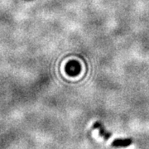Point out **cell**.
<instances>
[{"label":"cell","instance_id":"obj_1","mask_svg":"<svg viewBox=\"0 0 149 149\" xmlns=\"http://www.w3.org/2000/svg\"><path fill=\"white\" fill-rule=\"evenodd\" d=\"M93 128H94V129H97V130L99 131L100 136L102 137L105 141L109 140V139L111 138V133L109 132V131H107L106 129L104 128V125H103L100 122L95 123V124L93 125Z\"/></svg>","mask_w":149,"mask_h":149},{"label":"cell","instance_id":"obj_2","mask_svg":"<svg viewBox=\"0 0 149 149\" xmlns=\"http://www.w3.org/2000/svg\"><path fill=\"white\" fill-rule=\"evenodd\" d=\"M133 144L131 139H117L111 143V146L113 148H128Z\"/></svg>","mask_w":149,"mask_h":149}]
</instances>
